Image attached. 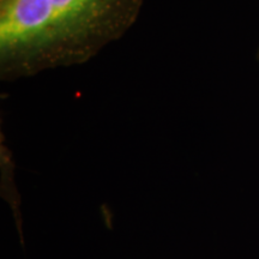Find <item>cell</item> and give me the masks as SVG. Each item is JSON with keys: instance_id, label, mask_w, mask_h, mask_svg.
<instances>
[{"instance_id": "obj_1", "label": "cell", "mask_w": 259, "mask_h": 259, "mask_svg": "<svg viewBox=\"0 0 259 259\" xmlns=\"http://www.w3.org/2000/svg\"><path fill=\"white\" fill-rule=\"evenodd\" d=\"M144 0H0L5 80L87 63L130 30Z\"/></svg>"}]
</instances>
